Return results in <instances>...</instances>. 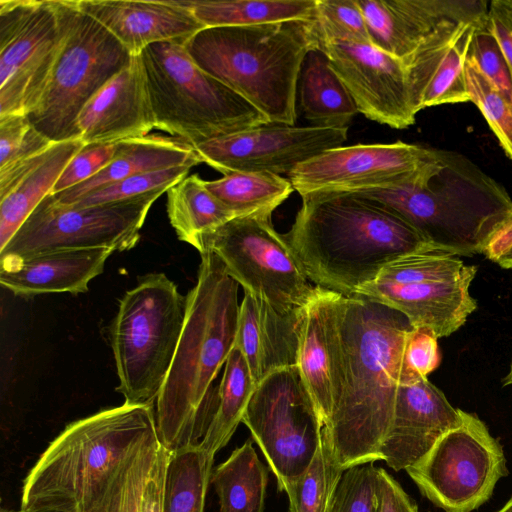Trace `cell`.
Listing matches in <instances>:
<instances>
[{
  "label": "cell",
  "mask_w": 512,
  "mask_h": 512,
  "mask_svg": "<svg viewBox=\"0 0 512 512\" xmlns=\"http://www.w3.org/2000/svg\"><path fill=\"white\" fill-rule=\"evenodd\" d=\"M413 329L389 306L361 295L345 297L341 385L322 428L343 470L381 460L396 390L406 383L404 352Z\"/></svg>",
  "instance_id": "obj_1"
},
{
  "label": "cell",
  "mask_w": 512,
  "mask_h": 512,
  "mask_svg": "<svg viewBox=\"0 0 512 512\" xmlns=\"http://www.w3.org/2000/svg\"><path fill=\"white\" fill-rule=\"evenodd\" d=\"M200 256L180 340L156 399L157 436L169 452L204 437L217 404L212 382L234 348L238 327L239 283L216 254L205 250Z\"/></svg>",
  "instance_id": "obj_2"
},
{
  "label": "cell",
  "mask_w": 512,
  "mask_h": 512,
  "mask_svg": "<svg viewBox=\"0 0 512 512\" xmlns=\"http://www.w3.org/2000/svg\"><path fill=\"white\" fill-rule=\"evenodd\" d=\"M285 237L309 280L345 297L398 257L434 247L401 217L352 193L303 196Z\"/></svg>",
  "instance_id": "obj_3"
},
{
  "label": "cell",
  "mask_w": 512,
  "mask_h": 512,
  "mask_svg": "<svg viewBox=\"0 0 512 512\" xmlns=\"http://www.w3.org/2000/svg\"><path fill=\"white\" fill-rule=\"evenodd\" d=\"M401 217L439 250L483 254L512 217L507 190L466 156L435 149L414 183L352 193Z\"/></svg>",
  "instance_id": "obj_4"
},
{
  "label": "cell",
  "mask_w": 512,
  "mask_h": 512,
  "mask_svg": "<svg viewBox=\"0 0 512 512\" xmlns=\"http://www.w3.org/2000/svg\"><path fill=\"white\" fill-rule=\"evenodd\" d=\"M183 45L199 68L270 123L295 125L301 67L306 55L320 48L312 20L205 27Z\"/></svg>",
  "instance_id": "obj_5"
},
{
  "label": "cell",
  "mask_w": 512,
  "mask_h": 512,
  "mask_svg": "<svg viewBox=\"0 0 512 512\" xmlns=\"http://www.w3.org/2000/svg\"><path fill=\"white\" fill-rule=\"evenodd\" d=\"M155 428L153 405L127 403L70 423L25 478L20 510L90 512L121 461Z\"/></svg>",
  "instance_id": "obj_6"
},
{
  "label": "cell",
  "mask_w": 512,
  "mask_h": 512,
  "mask_svg": "<svg viewBox=\"0 0 512 512\" xmlns=\"http://www.w3.org/2000/svg\"><path fill=\"white\" fill-rule=\"evenodd\" d=\"M139 55L155 129L193 147L269 123L248 101L199 68L183 44L155 43Z\"/></svg>",
  "instance_id": "obj_7"
},
{
  "label": "cell",
  "mask_w": 512,
  "mask_h": 512,
  "mask_svg": "<svg viewBox=\"0 0 512 512\" xmlns=\"http://www.w3.org/2000/svg\"><path fill=\"white\" fill-rule=\"evenodd\" d=\"M187 298L164 273L143 276L121 298L109 335L119 385L130 405H153L171 367Z\"/></svg>",
  "instance_id": "obj_8"
},
{
  "label": "cell",
  "mask_w": 512,
  "mask_h": 512,
  "mask_svg": "<svg viewBox=\"0 0 512 512\" xmlns=\"http://www.w3.org/2000/svg\"><path fill=\"white\" fill-rule=\"evenodd\" d=\"M65 35L47 87L26 116L52 142L79 138L77 119L89 100L133 57L75 0H64Z\"/></svg>",
  "instance_id": "obj_9"
},
{
  "label": "cell",
  "mask_w": 512,
  "mask_h": 512,
  "mask_svg": "<svg viewBox=\"0 0 512 512\" xmlns=\"http://www.w3.org/2000/svg\"><path fill=\"white\" fill-rule=\"evenodd\" d=\"M477 267L434 247L417 250L388 263L355 295L389 306L407 317L414 328L437 338L462 327L477 308L470 286Z\"/></svg>",
  "instance_id": "obj_10"
},
{
  "label": "cell",
  "mask_w": 512,
  "mask_h": 512,
  "mask_svg": "<svg viewBox=\"0 0 512 512\" xmlns=\"http://www.w3.org/2000/svg\"><path fill=\"white\" fill-rule=\"evenodd\" d=\"M271 215L234 217L202 235L196 249L216 254L244 291L287 312L305 306L315 287L285 235L274 229Z\"/></svg>",
  "instance_id": "obj_11"
},
{
  "label": "cell",
  "mask_w": 512,
  "mask_h": 512,
  "mask_svg": "<svg viewBox=\"0 0 512 512\" xmlns=\"http://www.w3.org/2000/svg\"><path fill=\"white\" fill-rule=\"evenodd\" d=\"M164 192L111 203L76 207L45 197L0 250V263L63 250L136 246L153 203Z\"/></svg>",
  "instance_id": "obj_12"
},
{
  "label": "cell",
  "mask_w": 512,
  "mask_h": 512,
  "mask_svg": "<svg viewBox=\"0 0 512 512\" xmlns=\"http://www.w3.org/2000/svg\"><path fill=\"white\" fill-rule=\"evenodd\" d=\"M406 472L421 494L445 512H472L487 502L508 474L500 442L474 413L461 422Z\"/></svg>",
  "instance_id": "obj_13"
},
{
  "label": "cell",
  "mask_w": 512,
  "mask_h": 512,
  "mask_svg": "<svg viewBox=\"0 0 512 512\" xmlns=\"http://www.w3.org/2000/svg\"><path fill=\"white\" fill-rule=\"evenodd\" d=\"M242 423L251 432L279 491L311 464L323 425L297 366L270 372L255 387Z\"/></svg>",
  "instance_id": "obj_14"
},
{
  "label": "cell",
  "mask_w": 512,
  "mask_h": 512,
  "mask_svg": "<svg viewBox=\"0 0 512 512\" xmlns=\"http://www.w3.org/2000/svg\"><path fill=\"white\" fill-rule=\"evenodd\" d=\"M64 0L0 1V116L29 114L49 82L65 35Z\"/></svg>",
  "instance_id": "obj_15"
},
{
  "label": "cell",
  "mask_w": 512,
  "mask_h": 512,
  "mask_svg": "<svg viewBox=\"0 0 512 512\" xmlns=\"http://www.w3.org/2000/svg\"><path fill=\"white\" fill-rule=\"evenodd\" d=\"M434 154L402 141L338 146L299 164L288 179L301 197L403 187L418 180Z\"/></svg>",
  "instance_id": "obj_16"
},
{
  "label": "cell",
  "mask_w": 512,
  "mask_h": 512,
  "mask_svg": "<svg viewBox=\"0 0 512 512\" xmlns=\"http://www.w3.org/2000/svg\"><path fill=\"white\" fill-rule=\"evenodd\" d=\"M348 128L266 123L193 146L201 162L221 174L268 172L289 174L299 164L341 146Z\"/></svg>",
  "instance_id": "obj_17"
},
{
  "label": "cell",
  "mask_w": 512,
  "mask_h": 512,
  "mask_svg": "<svg viewBox=\"0 0 512 512\" xmlns=\"http://www.w3.org/2000/svg\"><path fill=\"white\" fill-rule=\"evenodd\" d=\"M320 49L359 113L395 129L414 124L417 113L402 59L371 43L328 42L321 44Z\"/></svg>",
  "instance_id": "obj_18"
},
{
  "label": "cell",
  "mask_w": 512,
  "mask_h": 512,
  "mask_svg": "<svg viewBox=\"0 0 512 512\" xmlns=\"http://www.w3.org/2000/svg\"><path fill=\"white\" fill-rule=\"evenodd\" d=\"M371 43L402 59L409 58L442 28L488 17L485 0H357Z\"/></svg>",
  "instance_id": "obj_19"
},
{
  "label": "cell",
  "mask_w": 512,
  "mask_h": 512,
  "mask_svg": "<svg viewBox=\"0 0 512 512\" xmlns=\"http://www.w3.org/2000/svg\"><path fill=\"white\" fill-rule=\"evenodd\" d=\"M344 302L342 294L315 286L300 330L297 367L323 426L329 421L341 385Z\"/></svg>",
  "instance_id": "obj_20"
},
{
  "label": "cell",
  "mask_w": 512,
  "mask_h": 512,
  "mask_svg": "<svg viewBox=\"0 0 512 512\" xmlns=\"http://www.w3.org/2000/svg\"><path fill=\"white\" fill-rule=\"evenodd\" d=\"M461 411L427 378L399 384L381 460L395 471L413 466L446 432L460 424Z\"/></svg>",
  "instance_id": "obj_21"
},
{
  "label": "cell",
  "mask_w": 512,
  "mask_h": 512,
  "mask_svg": "<svg viewBox=\"0 0 512 512\" xmlns=\"http://www.w3.org/2000/svg\"><path fill=\"white\" fill-rule=\"evenodd\" d=\"M84 144H113L149 135L155 129L140 55L110 79L84 106L77 119Z\"/></svg>",
  "instance_id": "obj_22"
},
{
  "label": "cell",
  "mask_w": 512,
  "mask_h": 512,
  "mask_svg": "<svg viewBox=\"0 0 512 512\" xmlns=\"http://www.w3.org/2000/svg\"><path fill=\"white\" fill-rule=\"evenodd\" d=\"M132 55L161 42L184 44L205 28L178 0H75Z\"/></svg>",
  "instance_id": "obj_23"
},
{
  "label": "cell",
  "mask_w": 512,
  "mask_h": 512,
  "mask_svg": "<svg viewBox=\"0 0 512 512\" xmlns=\"http://www.w3.org/2000/svg\"><path fill=\"white\" fill-rule=\"evenodd\" d=\"M304 309L279 312L245 291L234 347L243 355L256 385L274 370L297 366Z\"/></svg>",
  "instance_id": "obj_24"
},
{
  "label": "cell",
  "mask_w": 512,
  "mask_h": 512,
  "mask_svg": "<svg viewBox=\"0 0 512 512\" xmlns=\"http://www.w3.org/2000/svg\"><path fill=\"white\" fill-rule=\"evenodd\" d=\"M113 252L109 248L63 250L0 263V284L20 296L85 293Z\"/></svg>",
  "instance_id": "obj_25"
},
{
  "label": "cell",
  "mask_w": 512,
  "mask_h": 512,
  "mask_svg": "<svg viewBox=\"0 0 512 512\" xmlns=\"http://www.w3.org/2000/svg\"><path fill=\"white\" fill-rule=\"evenodd\" d=\"M199 163L201 160L194 148L176 137L147 135L126 139L117 143L114 157L99 173L53 196L59 203L70 205L96 189L136 174Z\"/></svg>",
  "instance_id": "obj_26"
},
{
  "label": "cell",
  "mask_w": 512,
  "mask_h": 512,
  "mask_svg": "<svg viewBox=\"0 0 512 512\" xmlns=\"http://www.w3.org/2000/svg\"><path fill=\"white\" fill-rule=\"evenodd\" d=\"M83 146L80 138L53 143L41 160L0 198V250L52 193L62 171Z\"/></svg>",
  "instance_id": "obj_27"
},
{
  "label": "cell",
  "mask_w": 512,
  "mask_h": 512,
  "mask_svg": "<svg viewBox=\"0 0 512 512\" xmlns=\"http://www.w3.org/2000/svg\"><path fill=\"white\" fill-rule=\"evenodd\" d=\"M297 91L302 113L311 126L348 128L358 113L353 98L320 48L306 55Z\"/></svg>",
  "instance_id": "obj_28"
},
{
  "label": "cell",
  "mask_w": 512,
  "mask_h": 512,
  "mask_svg": "<svg viewBox=\"0 0 512 512\" xmlns=\"http://www.w3.org/2000/svg\"><path fill=\"white\" fill-rule=\"evenodd\" d=\"M205 27L311 21L316 0H178Z\"/></svg>",
  "instance_id": "obj_29"
},
{
  "label": "cell",
  "mask_w": 512,
  "mask_h": 512,
  "mask_svg": "<svg viewBox=\"0 0 512 512\" xmlns=\"http://www.w3.org/2000/svg\"><path fill=\"white\" fill-rule=\"evenodd\" d=\"M210 481L218 496L220 512H264L268 471L251 439L216 467Z\"/></svg>",
  "instance_id": "obj_30"
},
{
  "label": "cell",
  "mask_w": 512,
  "mask_h": 512,
  "mask_svg": "<svg viewBox=\"0 0 512 512\" xmlns=\"http://www.w3.org/2000/svg\"><path fill=\"white\" fill-rule=\"evenodd\" d=\"M167 214L178 238L197 248L202 235L236 214L216 198L197 174L186 176L169 188Z\"/></svg>",
  "instance_id": "obj_31"
},
{
  "label": "cell",
  "mask_w": 512,
  "mask_h": 512,
  "mask_svg": "<svg viewBox=\"0 0 512 512\" xmlns=\"http://www.w3.org/2000/svg\"><path fill=\"white\" fill-rule=\"evenodd\" d=\"M256 387L241 352H230L218 388L217 404L200 447L211 457L227 445L238 425Z\"/></svg>",
  "instance_id": "obj_32"
},
{
  "label": "cell",
  "mask_w": 512,
  "mask_h": 512,
  "mask_svg": "<svg viewBox=\"0 0 512 512\" xmlns=\"http://www.w3.org/2000/svg\"><path fill=\"white\" fill-rule=\"evenodd\" d=\"M205 186L236 216L272 213L294 191L288 178L268 172H234Z\"/></svg>",
  "instance_id": "obj_33"
},
{
  "label": "cell",
  "mask_w": 512,
  "mask_h": 512,
  "mask_svg": "<svg viewBox=\"0 0 512 512\" xmlns=\"http://www.w3.org/2000/svg\"><path fill=\"white\" fill-rule=\"evenodd\" d=\"M213 461L199 444L170 452L163 512H204Z\"/></svg>",
  "instance_id": "obj_34"
},
{
  "label": "cell",
  "mask_w": 512,
  "mask_h": 512,
  "mask_svg": "<svg viewBox=\"0 0 512 512\" xmlns=\"http://www.w3.org/2000/svg\"><path fill=\"white\" fill-rule=\"evenodd\" d=\"M160 446L156 428L138 441L121 461L90 512H140L143 490Z\"/></svg>",
  "instance_id": "obj_35"
},
{
  "label": "cell",
  "mask_w": 512,
  "mask_h": 512,
  "mask_svg": "<svg viewBox=\"0 0 512 512\" xmlns=\"http://www.w3.org/2000/svg\"><path fill=\"white\" fill-rule=\"evenodd\" d=\"M343 470L321 433V442L309 465L283 489L288 495L289 512H329Z\"/></svg>",
  "instance_id": "obj_36"
},
{
  "label": "cell",
  "mask_w": 512,
  "mask_h": 512,
  "mask_svg": "<svg viewBox=\"0 0 512 512\" xmlns=\"http://www.w3.org/2000/svg\"><path fill=\"white\" fill-rule=\"evenodd\" d=\"M482 21L468 23L458 32L422 94L419 111L427 107L470 101L465 62L474 29Z\"/></svg>",
  "instance_id": "obj_37"
},
{
  "label": "cell",
  "mask_w": 512,
  "mask_h": 512,
  "mask_svg": "<svg viewBox=\"0 0 512 512\" xmlns=\"http://www.w3.org/2000/svg\"><path fill=\"white\" fill-rule=\"evenodd\" d=\"M312 21L319 45L328 42L371 43L357 0H316Z\"/></svg>",
  "instance_id": "obj_38"
},
{
  "label": "cell",
  "mask_w": 512,
  "mask_h": 512,
  "mask_svg": "<svg viewBox=\"0 0 512 512\" xmlns=\"http://www.w3.org/2000/svg\"><path fill=\"white\" fill-rule=\"evenodd\" d=\"M465 76L470 101L483 114L504 152L512 160V102L468 58Z\"/></svg>",
  "instance_id": "obj_39"
},
{
  "label": "cell",
  "mask_w": 512,
  "mask_h": 512,
  "mask_svg": "<svg viewBox=\"0 0 512 512\" xmlns=\"http://www.w3.org/2000/svg\"><path fill=\"white\" fill-rule=\"evenodd\" d=\"M192 167V165H182L136 174L96 189L70 205L88 207L132 199L152 192L166 193L169 188L185 178Z\"/></svg>",
  "instance_id": "obj_40"
},
{
  "label": "cell",
  "mask_w": 512,
  "mask_h": 512,
  "mask_svg": "<svg viewBox=\"0 0 512 512\" xmlns=\"http://www.w3.org/2000/svg\"><path fill=\"white\" fill-rule=\"evenodd\" d=\"M53 143L31 124L26 115L0 116V170L42 154Z\"/></svg>",
  "instance_id": "obj_41"
},
{
  "label": "cell",
  "mask_w": 512,
  "mask_h": 512,
  "mask_svg": "<svg viewBox=\"0 0 512 512\" xmlns=\"http://www.w3.org/2000/svg\"><path fill=\"white\" fill-rule=\"evenodd\" d=\"M466 58L472 60L483 75L512 102L511 69L488 18L475 27Z\"/></svg>",
  "instance_id": "obj_42"
},
{
  "label": "cell",
  "mask_w": 512,
  "mask_h": 512,
  "mask_svg": "<svg viewBox=\"0 0 512 512\" xmlns=\"http://www.w3.org/2000/svg\"><path fill=\"white\" fill-rule=\"evenodd\" d=\"M375 504L376 467L367 463L343 472L329 512H374Z\"/></svg>",
  "instance_id": "obj_43"
},
{
  "label": "cell",
  "mask_w": 512,
  "mask_h": 512,
  "mask_svg": "<svg viewBox=\"0 0 512 512\" xmlns=\"http://www.w3.org/2000/svg\"><path fill=\"white\" fill-rule=\"evenodd\" d=\"M116 148L117 143L84 144L62 171L51 194L63 192L92 178L111 162Z\"/></svg>",
  "instance_id": "obj_44"
},
{
  "label": "cell",
  "mask_w": 512,
  "mask_h": 512,
  "mask_svg": "<svg viewBox=\"0 0 512 512\" xmlns=\"http://www.w3.org/2000/svg\"><path fill=\"white\" fill-rule=\"evenodd\" d=\"M438 338L430 330L414 328L404 352L405 384L416 382L433 372L440 364Z\"/></svg>",
  "instance_id": "obj_45"
},
{
  "label": "cell",
  "mask_w": 512,
  "mask_h": 512,
  "mask_svg": "<svg viewBox=\"0 0 512 512\" xmlns=\"http://www.w3.org/2000/svg\"><path fill=\"white\" fill-rule=\"evenodd\" d=\"M374 512H418L416 503L383 468L376 467V504Z\"/></svg>",
  "instance_id": "obj_46"
},
{
  "label": "cell",
  "mask_w": 512,
  "mask_h": 512,
  "mask_svg": "<svg viewBox=\"0 0 512 512\" xmlns=\"http://www.w3.org/2000/svg\"><path fill=\"white\" fill-rule=\"evenodd\" d=\"M169 454V451L160 446L158 457L143 490L140 512H163L165 477Z\"/></svg>",
  "instance_id": "obj_47"
},
{
  "label": "cell",
  "mask_w": 512,
  "mask_h": 512,
  "mask_svg": "<svg viewBox=\"0 0 512 512\" xmlns=\"http://www.w3.org/2000/svg\"><path fill=\"white\" fill-rule=\"evenodd\" d=\"M488 20L504 51L512 73V12L505 0L490 1Z\"/></svg>",
  "instance_id": "obj_48"
},
{
  "label": "cell",
  "mask_w": 512,
  "mask_h": 512,
  "mask_svg": "<svg viewBox=\"0 0 512 512\" xmlns=\"http://www.w3.org/2000/svg\"><path fill=\"white\" fill-rule=\"evenodd\" d=\"M483 255L501 268H512V217L491 238Z\"/></svg>",
  "instance_id": "obj_49"
},
{
  "label": "cell",
  "mask_w": 512,
  "mask_h": 512,
  "mask_svg": "<svg viewBox=\"0 0 512 512\" xmlns=\"http://www.w3.org/2000/svg\"><path fill=\"white\" fill-rule=\"evenodd\" d=\"M1 512H65L61 510H55V509H37V510H30V511H23V510H8V509H1Z\"/></svg>",
  "instance_id": "obj_50"
},
{
  "label": "cell",
  "mask_w": 512,
  "mask_h": 512,
  "mask_svg": "<svg viewBox=\"0 0 512 512\" xmlns=\"http://www.w3.org/2000/svg\"><path fill=\"white\" fill-rule=\"evenodd\" d=\"M502 385L503 386L512 385V361H511L510 369H509L507 375L502 379Z\"/></svg>",
  "instance_id": "obj_51"
},
{
  "label": "cell",
  "mask_w": 512,
  "mask_h": 512,
  "mask_svg": "<svg viewBox=\"0 0 512 512\" xmlns=\"http://www.w3.org/2000/svg\"><path fill=\"white\" fill-rule=\"evenodd\" d=\"M498 512H512V497L506 502V504Z\"/></svg>",
  "instance_id": "obj_52"
},
{
  "label": "cell",
  "mask_w": 512,
  "mask_h": 512,
  "mask_svg": "<svg viewBox=\"0 0 512 512\" xmlns=\"http://www.w3.org/2000/svg\"><path fill=\"white\" fill-rule=\"evenodd\" d=\"M507 6L509 7V9L511 10L512 12V0H505Z\"/></svg>",
  "instance_id": "obj_53"
}]
</instances>
